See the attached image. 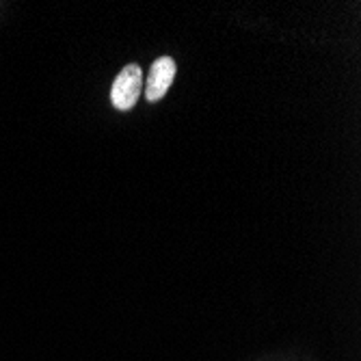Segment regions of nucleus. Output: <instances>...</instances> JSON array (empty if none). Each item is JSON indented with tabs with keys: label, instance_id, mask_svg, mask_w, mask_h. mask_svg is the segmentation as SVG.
Wrapping results in <instances>:
<instances>
[{
	"label": "nucleus",
	"instance_id": "1",
	"mask_svg": "<svg viewBox=\"0 0 361 361\" xmlns=\"http://www.w3.org/2000/svg\"><path fill=\"white\" fill-rule=\"evenodd\" d=\"M143 72L139 65H126L111 87V102L117 111H130L141 97Z\"/></svg>",
	"mask_w": 361,
	"mask_h": 361
},
{
	"label": "nucleus",
	"instance_id": "2",
	"mask_svg": "<svg viewBox=\"0 0 361 361\" xmlns=\"http://www.w3.org/2000/svg\"><path fill=\"white\" fill-rule=\"evenodd\" d=\"M176 72L178 65L171 56H160L158 61H154L145 82V97L149 102H158L167 95L169 87L176 80Z\"/></svg>",
	"mask_w": 361,
	"mask_h": 361
}]
</instances>
